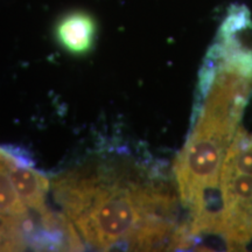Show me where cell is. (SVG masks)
Segmentation results:
<instances>
[{
	"instance_id": "cell-1",
	"label": "cell",
	"mask_w": 252,
	"mask_h": 252,
	"mask_svg": "<svg viewBox=\"0 0 252 252\" xmlns=\"http://www.w3.org/2000/svg\"><path fill=\"white\" fill-rule=\"evenodd\" d=\"M53 189L87 247L103 251L171 248L178 228L175 197L161 186L104 165L60 176Z\"/></svg>"
},
{
	"instance_id": "cell-2",
	"label": "cell",
	"mask_w": 252,
	"mask_h": 252,
	"mask_svg": "<svg viewBox=\"0 0 252 252\" xmlns=\"http://www.w3.org/2000/svg\"><path fill=\"white\" fill-rule=\"evenodd\" d=\"M234 133L208 119L198 117L174 172L182 203L189 208L208 186L220 182V171Z\"/></svg>"
},
{
	"instance_id": "cell-3",
	"label": "cell",
	"mask_w": 252,
	"mask_h": 252,
	"mask_svg": "<svg viewBox=\"0 0 252 252\" xmlns=\"http://www.w3.org/2000/svg\"><path fill=\"white\" fill-rule=\"evenodd\" d=\"M7 152V168L18 196L30 210L45 209L49 181L42 173L33 168L28 154L15 147H4Z\"/></svg>"
},
{
	"instance_id": "cell-4",
	"label": "cell",
	"mask_w": 252,
	"mask_h": 252,
	"mask_svg": "<svg viewBox=\"0 0 252 252\" xmlns=\"http://www.w3.org/2000/svg\"><path fill=\"white\" fill-rule=\"evenodd\" d=\"M97 25L86 12H71L60 19L55 27V37L65 52L72 55H86L93 48Z\"/></svg>"
},
{
	"instance_id": "cell-5",
	"label": "cell",
	"mask_w": 252,
	"mask_h": 252,
	"mask_svg": "<svg viewBox=\"0 0 252 252\" xmlns=\"http://www.w3.org/2000/svg\"><path fill=\"white\" fill-rule=\"evenodd\" d=\"M12 184L7 168V152L0 147V217H20L28 214Z\"/></svg>"
},
{
	"instance_id": "cell-6",
	"label": "cell",
	"mask_w": 252,
	"mask_h": 252,
	"mask_svg": "<svg viewBox=\"0 0 252 252\" xmlns=\"http://www.w3.org/2000/svg\"><path fill=\"white\" fill-rule=\"evenodd\" d=\"M250 11L243 5H232L220 28L217 39H228L251 31Z\"/></svg>"
}]
</instances>
